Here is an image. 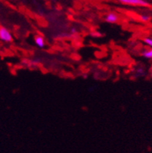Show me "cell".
Wrapping results in <instances>:
<instances>
[{
	"label": "cell",
	"instance_id": "6da1fadb",
	"mask_svg": "<svg viewBox=\"0 0 152 153\" xmlns=\"http://www.w3.org/2000/svg\"><path fill=\"white\" fill-rule=\"evenodd\" d=\"M0 40L3 42L10 43L13 41V36L5 27H0Z\"/></svg>",
	"mask_w": 152,
	"mask_h": 153
},
{
	"label": "cell",
	"instance_id": "7a4b0ae2",
	"mask_svg": "<svg viewBox=\"0 0 152 153\" xmlns=\"http://www.w3.org/2000/svg\"><path fill=\"white\" fill-rule=\"evenodd\" d=\"M122 4L138 6H149V3L145 0H119Z\"/></svg>",
	"mask_w": 152,
	"mask_h": 153
},
{
	"label": "cell",
	"instance_id": "3957f363",
	"mask_svg": "<svg viewBox=\"0 0 152 153\" xmlns=\"http://www.w3.org/2000/svg\"><path fill=\"white\" fill-rule=\"evenodd\" d=\"M105 21L109 24L116 23L119 21V16H118L117 14L114 13V12H110V13L107 14L105 18Z\"/></svg>",
	"mask_w": 152,
	"mask_h": 153
},
{
	"label": "cell",
	"instance_id": "277c9868",
	"mask_svg": "<svg viewBox=\"0 0 152 153\" xmlns=\"http://www.w3.org/2000/svg\"><path fill=\"white\" fill-rule=\"evenodd\" d=\"M34 41H35L36 45L40 48H44L45 47V41H44V37L41 36H37L34 38Z\"/></svg>",
	"mask_w": 152,
	"mask_h": 153
},
{
	"label": "cell",
	"instance_id": "5b68a950",
	"mask_svg": "<svg viewBox=\"0 0 152 153\" xmlns=\"http://www.w3.org/2000/svg\"><path fill=\"white\" fill-rule=\"evenodd\" d=\"M142 56L143 57H145V59H152V48L148 50H145L142 53Z\"/></svg>",
	"mask_w": 152,
	"mask_h": 153
},
{
	"label": "cell",
	"instance_id": "8992f818",
	"mask_svg": "<svg viewBox=\"0 0 152 153\" xmlns=\"http://www.w3.org/2000/svg\"><path fill=\"white\" fill-rule=\"evenodd\" d=\"M143 41L146 45L152 48V37H145L143 39Z\"/></svg>",
	"mask_w": 152,
	"mask_h": 153
},
{
	"label": "cell",
	"instance_id": "52a82bcc",
	"mask_svg": "<svg viewBox=\"0 0 152 153\" xmlns=\"http://www.w3.org/2000/svg\"><path fill=\"white\" fill-rule=\"evenodd\" d=\"M140 19H141V21L143 22H148L149 21L151 20V18H150V16L148 15H141Z\"/></svg>",
	"mask_w": 152,
	"mask_h": 153
},
{
	"label": "cell",
	"instance_id": "ba28073f",
	"mask_svg": "<svg viewBox=\"0 0 152 153\" xmlns=\"http://www.w3.org/2000/svg\"><path fill=\"white\" fill-rule=\"evenodd\" d=\"M40 62V59H34L33 60L30 61V64H31L32 66H37V65H39Z\"/></svg>",
	"mask_w": 152,
	"mask_h": 153
},
{
	"label": "cell",
	"instance_id": "9c48e42d",
	"mask_svg": "<svg viewBox=\"0 0 152 153\" xmlns=\"http://www.w3.org/2000/svg\"><path fill=\"white\" fill-rule=\"evenodd\" d=\"M70 32H71V34H76V33H77V30H76V28H75V27H72V28L71 29Z\"/></svg>",
	"mask_w": 152,
	"mask_h": 153
},
{
	"label": "cell",
	"instance_id": "30bf717a",
	"mask_svg": "<svg viewBox=\"0 0 152 153\" xmlns=\"http://www.w3.org/2000/svg\"><path fill=\"white\" fill-rule=\"evenodd\" d=\"M137 72H138V73H140L141 76H142V75H143V73H144V69H138Z\"/></svg>",
	"mask_w": 152,
	"mask_h": 153
}]
</instances>
